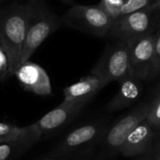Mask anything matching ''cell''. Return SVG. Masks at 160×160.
I'll list each match as a JSON object with an SVG mask.
<instances>
[{
    "label": "cell",
    "instance_id": "8",
    "mask_svg": "<svg viewBox=\"0 0 160 160\" xmlns=\"http://www.w3.org/2000/svg\"><path fill=\"white\" fill-rule=\"evenodd\" d=\"M154 33L127 40L131 74L140 80L149 81L154 64Z\"/></svg>",
    "mask_w": 160,
    "mask_h": 160
},
{
    "label": "cell",
    "instance_id": "10",
    "mask_svg": "<svg viewBox=\"0 0 160 160\" xmlns=\"http://www.w3.org/2000/svg\"><path fill=\"white\" fill-rule=\"evenodd\" d=\"M158 132L144 119L127 136L119 153L126 158L141 157L151 154Z\"/></svg>",
    "mask_w": 160,
    "mask_h": 160
},
{
    "label": "cell",
    "instance_id": "21",
    "mask_svg": "<svg viewBox=\"0 0 160 160\" xmlns=\"http://www.w3.org/2000/svg\"><path fill=\"white\" fill-rule=\"evenodd\" d=\"M153 6H154L155 9L157 10V14H159L160 15V0L153 1Z\"/></svg>",
    "mask_w": 160,
    "mask_h": 160
},
{
    "label": "cell",
    "instance_id": "9",
    "mask_svg": "<svg viewBox=\"0 0 160 160\" xmlns=\"http://www.w3.org/2000/svg\"><path fill=\"white\" fill-rule=\"evenodd\" d=\"M13 76L16 77L24 89L30 93L43 97L52 94L51 81L47 72L42 67L30 60L20 64Z\"/></svg>",
    "mask_w": 160,
    "mask_h": 160
},
{
    "label": "cell",
    "instance_id": "20",
    "mask_svg": "<svg viewBox=\"0 0 160 160\" xmlns=\"http://www.w3.org/2000/svg\"><path fill=\"white\" fill-rule=\"evenodd\" d=\"M151 160H160V137H157L152 152H151Z\"/></svg>",
    "mask_w": 160,
    "mask_h": 160
},
{
    "label": "cell",
    "instance_id": "13",
    "mask_svg": "<svg viewBox=\"0 0 160 160\" xmlns=\"http://www.w3.org/2000/svg\"><path fill=\"white\" fill-rule=\"evenodd\" d=\"M118 82L119 90L107 106L109 112H118L133 105L140 99L143 91V81L132 74Z\"/></svg>",
    "mask_w": 160,
    "mask_h": 160
},
{
    "label": "cell",
    "instance_id": "12",
    "mask_svg": "<svg viewBox=\"0 0 160 160\" xmlns=\"http://www.w3.org/2000/svg\"><path fill=\"white\" fill-rule=\"evenodd\" d=\"M108 83L99 76L90 73L63 89L65 102L85 106Z\"/></svg>",
    "mask_w": 160,
    "mask_h": 160
},
{
    "label": "cell",
    "instance_id": "24",
    "mask_svg": "<svg viewBox=\"0 0 160 160\" xmlns=\"http://www.w3.org/2000/svg\"><path fill=\"white\" fill-rule=\"evenodd\" d=\"M47 160H57L56 158H49V159H47Z\"/></svg>",
    "mask_w": 160,
    "mask_h": 160
},
{
    "label": "cell",
    "instance_id": "15",
    "mask_svg": "<svg viewBox=\"0 0 160 160\" xmlns=\"http://www.w3.org/2000/svg\"><path fill=\"white\" fill-rule=\"evenodd\" d=\"M149 101L150 106L146 119L156 131L160 132V85L157 89L153 98Z\"/></svg>",
    "mask_w": 160,
    "mask_h": 160
},
{
    "label": "cell",
    "instance_id": "11",
    "mask_svg": "<svg viewBox=\"0 0 160 160\" xmlns=\"http://www.w3.org/2000/svg\"><path fill=\"white\" fill-rule=\"evenodd\" d=\"M83 108L84 106L81 105L62 101L61 104L39 119L35 125L41 137L56 133L73 121Z\"/></svg>",
    "mask_w": 160,
    "mask_h": 160
},
{
    "label": "cell",
    "instance_id": "6",
    "mask_svg": "<svg viewBox=\"0 0 160 160\" xmlns=\"http://www.w3.org/2000/svg\"><path fill=\"white\" fill-rule=\"evenodd\" d=\"M108 126L104 122H95L81 125L69 132L57 145L52 154L53 158L68 157L75 152L91 146L96 141L102 139Z\"/></svg>",
    "mask_w": 160,
    "mask_h": 160
},
{
    "label": "cell",
    "instance_id": "26",
    "mask_svg": "<svg viewBox=\"0 0 160 160\" xmlns=\"http://www.w3.org/2000/svg\"><path fill=\"white\" fill-rule=\"evenodd\" d=\"M154 1H157V0H154Z\"/></svg>",
    "mask_w": 160,
    "mask_h": 160
},
{
    "label": "cell",
    "instance_id": "22",
    "mask_svg": "<svg viewBox=\"0 0 160 160\" xmlns=\"http://www.w3.org/2000/svg\"><path fill=\"white\" fill-rule=\"evenodd\" d=\"M138 160H151V154L145 155V156H141Z\"/></svg>",
    "mask_w": 160,
    "mask_h": 160
},
{
    "label": "cell",
    "instance_id": "25",
    "mask_svg": "<svg viewBox=\"0 0 160 160\" xmlns=\"http://www.w3.org/2000/svg\"><path fill=\"white\" fill-rule=\"evenodd\" d=\"M2 1H3V0H0V4H1V3H2Z\"/></svg>",
    "mask_w": 160,
    "mask_h": 160
},
{
    "label": "cell",
    "instance_id": "2",
    "mask_svg": "<svg viewBox=\"0 0 160 160\" xmlns=\"http://www.w3.org/2000/svg\"><path fill=\"white\" fill-rule=\"evenodd\" d=\"M60 24L57 15L42 0H36L21 52V64L29 60L41 43L55 32Z\"/></svg>",
    "mask_w": 160,
    "mask_h": 160
},
{
    "label": "cell",
    "instance_id": "4",
    "mask_svg": "<svg viewBox=\"0 0 160 160\" xmlns=\"http://www.w3.org/2000/svg\"><path fill=\"white\" fill-rule=\"evenodd\" d=\"M91 73L99 76L108 83L119 82L131 74L126 41L116 40L106 48Z\"/></svg>",
    "mask_w": 160,
    "mask_h": 160
},
{
    "label": "cell",
    "instance_id": "17",
    "mask_svg": "<svg viewBox=\"0 0 160 160\" xmlns=\"http://www.w3.org/2000/svg\"><path fill=\"white\" fill-rule=\"evenodd\" d=\"M160 77V29L154 35V64L149 81Z\"/></svg>",
    "mask_w": 160,
    "mask_h": 160
},
{
    "label": "cell",
    "instance_id": "1",
    "mask_svg": "<svg viewBox=\"0 0 160 160\" xmlns=\"http://www.w3.org/2000/svg\"><path fill=\"white\" fill-rule=\"evenodd\" d=\"M35 4L36 0H29L0 8V42L8 53L11 76L21 64L22 48Z\"/></svg>",
    "mask_w": 160,
    "mask_h": 160
},
{
    "label": "cell",
    "instance_id": "3",
    "mask_svg": "<svg viewBox=\"0 0 160 160\" xmlns=\"http://www.w3.org/2000/svg\"><path fill=\"white\" fill-rule=\"evenodd\" d=\"M63 21L72 28L99 38L108 37L113 23V20L98 5L72 6L65 12Z\"/></svg>",
    "mask_w": 160,
    "mask_h": 160
},
{
    "label": "cell",
    "instance_id": "18",
    "mask_svg": "<svg viewBox=\"0 0 160 160\" xmlns=\"http://www.w3.org/2000/svg\"><path fill=\"white\" fill-rule=\"evenodd\" d=\"M9 77H11V74L8 56L4 46L0 42V81L5 82Z\"/></svg>",
    "mask_w": 160,
    "mask_h": 160
},
{
    "label": "cell",
    "instance_id": "7",
    "mask_svg": "<svg viewBox=\"0 0 160 160\" xmlns=\"http://www.w3.org/2000/svg\"><path fill=\"white\" fill-rule=\"evenodd\" d=\"M150 101H144L127 112L117 123L109 128H108L103 135V142L105 148L109 153H119L123 143L124 142L130 132L144 119H146L149 112Z\"/></svg>",
    "mask_w": 160,
    "mask_h": 160
},
{
    "label": "cell",
    "instance_id": "16",
    "mask_svg": "<svg viewBox=\"0 0 160 160\" xmlns=\"http://www.w3.org/2000/svg\"><path fill=\"white\" fill-rule=\"evenodd\" d=\"M124 0H101L98 6L113 20L122 16Z\"/></svg>",
    "mask_w": 160,
    "mask_h": 160
},
{
    "label": "cell",
    "instance_id": "19",
    "mask_svg": "<svg viewBox=\"0 0 160 160\" xmlns=\"http://www.w3.org/2000/svg\"><path fill=\"white\" fill-rule=\"evenodd\" d=\"M16 148L11 144H0V160L9 159Z\"/></svg>",
    "mask_w": 160,
    "mask_h": 160
},
{
    "label": "cell",
    "instance_id": "23",
    "mask_svg": "<svg viewBox=\"0 0 160 160\" xmlns=\"http://www.w3.org/2000/svg\"><path fill=\"white\" fill-rule=\"evenodd\" d=\"M58 1H60L61 3L66 4V5H73V3H74L73 0H58Z\"/></svg>",
    "mask_w": 160,
    "mask_h": 160
},
{
    "label": "cell",
    "instance_id": "14",
    "mask_svg": "<svg viewBox=\"0 0 160 160\" xmlns=\"http://www.w3.org/2000/svg\"><path fill=\"white\" fill-rule=\"evenodd\" d=\"M41 138L35 123L24 128L0 122V144H11L17 148L31 146Z\"/></svg>",
    "mask_w": 160,
    "mask_h": 160
},
{
    "label": "cell",
    "instance_id": "5",
    "mask_svg": "<svg viewBox=\"0 0 160 160\" xmlns=\"http://www.w3.org/2000/svg\"><path fill=\"white\" fill-rule=\"evenodd\" d=\"M157 14L153 3L137 11L116 19L108 37L116 40L127 41L150 33H154L155 18Z\"/></svg>",
    "mask_w": 160,
    "mask_h": 160
}]
</instances>
